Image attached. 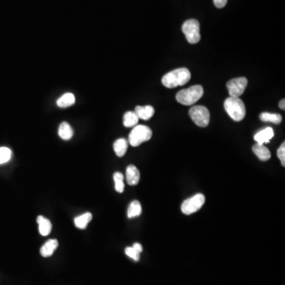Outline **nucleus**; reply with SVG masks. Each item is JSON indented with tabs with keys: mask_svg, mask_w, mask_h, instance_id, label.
I'll return each instance as SVG.
<instances>
[{
	"mask_svg": "<svg viewBox=\"0 0 285 285\" xmlns=\"http://www.w3.org/2000/svg\"><path fill=\"white\" fill-rule=\"evenodd\" d=\"M191 78V73L185 68L176 69L165 74L162 78V84L167 88H174L186 85Z\"/></svg>",
	"mask_w": 285,
	"mask_h": 285,
	"instance_id": "obj_1",
	"label": "nucleus"
},
{
	"mask_svg": "<svg viewBox=\"0 0 285 285\" xmlns=\"http://www.w3.org/2000/svg\"><path fill=\"white\" fill-rule=\"evenodd\" d=\"M204 94V89L201 85H195L178 92L176 99L184 106H192L199 101Z\"/></svg>",
	"mask_w": 285,
	"mask_h": 285,
	"instance_id": "obj_2",
	"label": "nucleus"
},
{
	"mask_svg": "<svg viewBox=\"0 0 285 285\" xmlns=\"http://www.w3.org/2000/svg\"><path fill=\"white\" fill-rule=\"evenodd\" d=\"M224 108L228 115L234 121H241L244 119L246 107L244 102L240 98L229 97L225 100Z\"/></svg>",
	"mask_w": 285,
	"mask_h": 285,
	"instance_id": "obj_3",
	"label": "nucleus"
},
{
	"mask_svg": "<svg viewBox=\"0 0 285 285\" xmlns=\"http://www.w3.org/2000/svg\"><path fill=\"white\" fill-rule=\"evenodd\" d=\"M152 131L146 125H136L129 134V142L133 146H138L146 141H150Z\"/></svg>",
	"mask_w": 285,
	"mask_h": 285,
	"instance_id": "obj_4",
	"label": "nucleus"
},
{
	"mask_svg": "<svg viewBox=\"0 0 285 285\" xmlns=\"http://www.w3.org/2000/svg\"><path fill=\"white\" fill-rule=\"evenodd\" d=\"M182 32L190 44H197L201 41L200 23L198 20L190 19L184 22Z\"/></svg>",
	"mask_w": 285,
	"mask_h": 285,
	"instance_id": "obj_5",
	"label": "nucleus"
},
{
	"mask_svg": "<svg viewBox=\"0 0 285 285\" xmlns=\"http://www.w3.org/2000/svg\"><path fill=\"white\" fill-rule=\"evenodd\" d=\"M190 116L192 121L199 127L205 128L210 121V113L207 108L203 106H197L190 110Z\"/></svg>",
	"mask_w": 285,
	"mask_h": 285,
	"instance_id": "obj_6",
	"label": "nucleus"
},
{
	"mask_svg": "<svg viewBox=\"0 0 285 285\" xmlns=\"http://www.w3.org/2000/svg\"><path fill=\"white\" fill-rule=\"evenodd\" d=\"M205 202V196L198 194L184 201L182 205V212L186 215H191L199 211Z\"/></svg>",
	"mask_w": 285,
	"mask_h": 285,
	"instance_id": "obj_7",
	"label": "nucleus"
},
{
	"mask_svg": "<svg viewBox=\"0 0 285 285\" xmlns=\"http://www.w3.org/2000/svg\"><path fill=\"white\" fill-rule=\"evenodd\" d=\"M248 80L245 77L233 78L227 82V87L230 97L239 98L246 90Z\"/></svg>",
	"mask_w": 285,
	"mask_h": 285,
	"instance_id": "obj_8",
	"label": "nucleus"
},
{
	"mask_svg": "<svg viewBox=\"0 0 285 285\" xmlns=\"http://www.w3.org/2000/svg\"><path fill=\"white\" fill-rule=\"evenodd\" d=\"M141 174L137 166L129 165L126 169V180L130 186H137L139 183Z\"/></svg>",
	"mask_w": 285,
	"mask_h": 285,
	"instance_id": "obj_9",
	"label": "nucleus"
},
{
	"mask_svg": "<svg viewBox=\"0 0 285 285\" xmlns=\"http://www.w3.org/2000/svg\"><path fill=\"white\" fill-rule=\"evenodd\" d=\"M274 137V129H272V128L268 127L258 132L256 135L254 136V140H255L258 144L263 145L264 143L270 142V140Z\"/></svg>",
	"mask_w": 285,
	"mask_h": 285,
	"instance_id": "obj_10",
	"label": "nucleus"
},
{
	"mask_svg": "<svg viewBox=\"0 0 285 285\" xmlns=\"http://www.w3.org/2000/svg\"><path fill=\"white\" fill-rule=\"evenodd\" d=\"M58 241L57 239L48 240L43 246H41V250H40L41 256L44 258L51 257L58 247Z\"/></svg>",
	"mask_w": 285,
	"mask_h": 285,
	"instance_id": "obj_11",
	"label": "nucleus"
},
{
	"mask_svg": "<svg viewBox=\"0 0 285 285\" xmlns=\"http://www.w3.org/2000/svg\"><path fill=\"white\" fill-rule=\"evenodd\" d=\"M135 113L139 117V119L146 121V120L150 119L154 116V109L151 106H138L136 107Z\"/></svg>",
	"mask_w": 285,
	"mask_h": 285,
	"instance_id": "obj_12",
	"label": "nucleus"
},
{
	"mask_svg": "<svg viewBox=\"0 0 285 285\" xmlns=\"http://www.w3.org/2000/svg\"><path fill=\"white\" fill-rule=\"evenodd\" d=\"M254 154H256L261 161H268L271 158V153L266 146L261 144L254 145L252 148Z\"/></svg>",
	"mask_w": 285,
	"mask_h": 285,
	"instance_id": "obj_13",
	"label": "nucleus"
},
{
	"mask_svg": "<svg viewBox=\"0 0 285 285\" xmlns=\"http://www.w3.org/2000/svg\"><path fill=\"white\" fill-rule=\"evenodd\" d=\"M37 223L39 225V232L43 236H47L52 231V223L49 219H46L42 215H39L37 219Z\"/></svg>",
	"mask_w": 285,
	"mask_h": 285,
	"instance_id": "obj_14",
	"label": "nucleus"
},
{
	"mask_svg": "<svg viewBox=\"0 0 285 285\" xmlns=\"http://www.w3.org/2000/svg\"><path fill=\"white\" fill-rule=\"evenodd\" d=\"M58 134L64 141H69L73 137V129L68 122H62L59 127Z\"/></svg>",
	"mask_w": 285,
	"mask_h": 285,
	"instance_id": "obj_15",
	"label": "nucleus"
},
{
	"mask_svg": "<svg viewBox=\"0 0 285 285\" xmlns=\"http://www.w3.org/2000/svg\"><path fill=\"white\" fill-rule=\"evenodd\" d=\"M74 102H75V97L74 94L72 93H66L57 100V104L60 108H67L73 106Z\"/></svg>",
	"mask_w": 285,
	"mask_h": 285,
	"instance_id": "obj_16",
	"label": "nucleus"
},
{
	"mask_svg": "<svg viewBox=\"0 0 285 285\" xmlns=\"http://www.w3.org/2000/svg\"><path fill=\"white\" fill-rule=\"evenodd\" d=\"M139 120L135 112H126L124 115L123 124L126 128L135 127L139 122Z\"/></svg>",
	"mask_w": 285,
	"mask_h": 285,
	"instance_id": "obj_17",
	"label": "nucleus"
},
{
	"mask_svg": "<svg viewBox=\"0 0 285 285\" xmlns=\"http://www.w3.org/2000/svg\"><path fill=\"white\" fill-rule=\"evenodd\" d=\"M92 219V214L90 213H86L82 214L80 216L74 218V225L75 227L79 229H86L88 223H90Z\"/></svg>",
	"mask_w": 285,
	"mask_h": 285,
	"instance_id": "obj_18",
	"label": "nucleus"
},
{
	"mask_svg": "<svg viewBox=\"0 0 285 285\" xmlns=\"http://www.w3.org/2000/svg\"><path fill=\"white\" fill-rule=\"evenodd\" d=\"M114 149L117 156H124L127 151L128 141L123 138L117 140L114 143Z\"/></svg>",
	"mask_w": 285,
	"mask_h": 285,
	"instance_id": "obj_19",
	"label": "nucleus"
},
{
	"mask_svg": "<svg viewBox=\"0 0 285 285\" xmlns=\"http://www.w3.org/2000/svg\"><path fill=\"white\" fill-rule=\"evenodd\" d=\"M141 213H142V207H141V203L138 201H133L129 205V209H128V217L129 219L135 218L141 215Z\"/></svg>",
	"mask_w": 285,
	"mask_h": 285,
	"instance_id": "obj_20",
	"label": "nucleus"
},
{
	"mask_svg": "<svg viewBox=\"0 0 285 285\" xmlns=\"http://www.w3.org/2000/svg\"><path fill=\"white\" fill-rule=\"evenodd\" d=\"M260 119L265 122H271V123L279 125L282 121V117L281 114H270V113H262L260 115Z\"/></svg>",
	"mask_w": 285,
	"mask_h": 285,
	"instance_id": "obj_21",
	"label": "nucleus"
},
{
	"mask_svg": "<svg viewBox=\"0 0 285 285\" xmlns=\"http://www.w3.org/2000/svg\"><path fill=\"white\" fill-rule=\"evenodd\" d=\"M114 182H115V190L120 194L123 193L125 190V184H124V175L120 172H116L114 174Z\"/></svg>",
	"mask_w": 285,
	"mask_h": 285,
	"instance_id": "obj_22",
	"label": "nucleus"
},
{
	"mask_svg": "<svg viewBox=\"0 0 285 285\" xmlns=\"http://www.w3.org/2000/svg\"><path fill=\"white\" fill-rule=\"evenodd\" d=\"M11 157V150L8 147H0V164L6 163L10 160Z\"/></svg>",
	"mask_w": 285,
	"mask_h": 285,
	"instance_id": "obj_23",
	"label": "nucleus"
},
{
	"mask_svg": "<svg viewBox=\"0 0 285 285\" xmlns=\"http://www.w3.org/2000/svg\"><path fill=\"white\" fill-rule=\"evenodd\" d=\"M125 254L129 258H133L136 262H138L140 260V253L137 252L135 249L133 248V246H129L125 249Z\"/></svg>",
	"mask_w": 285,
	"mask_h": 285,
	"instance_id": "obj_24",
	"label": "nucleus"
},
{
	"mask_svg": "<svg viewBox=\"0 0 285 285\" xmlns=\"http://www.w3.org/2000/svg\"><path fill=\"white\" fill-rule=\"evenodd\" d=\"M278 156L282 162V166H285V142H284L278 150Z\"/></svg>",
	"mask_w": 285,
	"mask_h": 285,
	"instance_id": "obj_25",
	"label": "nucleus"
},
{
	"mask_svg": "<svg viewBox=\"0 0 285 285\" xmlns=\"http://www.w3.org/2000/svg\"><path fill=\"white\" fill-rule=\"evenodd\" d=\"M213 2L217 8H223L227 5V0H213Z\"/></svg>",
	"mask_w": 285,
	"mask_h": 285,
	"instance_id": "obj_26",
	"label": "nucleus"
},
{
	"mask_svg": "<svg viewBox=\"0 0 285 285\" xmlns=\"http://www.w3.org/2000/svg\"><path fill=\"white\" fill-rule=\"evenodd\" d=\"M133 248L135 249L136 250H137V252L140 253V254H141V253H142V245L140 244V243H138V242H137V243H134V244H133Z\"/></svg>",
	"mask_w": 285,
	"mask_h": 285,
	"instance_id": "obj_27",
	"label": "nucleus"
},
{
	"mask_svg": "<svg viewBox=\"0 0 285 285\" xmlns=\"http://www.w3.org/2000/svg\"><path fill=\"white\" fill-rule=\"evenodd\" d=\"M279 106L282 110H285V100L282 99L279 103Z\"/></svg>",
	"mask_w": 285,
	"mask_h": 285,
	"instance_id": "obj_28",
	"label": "nucleus"
}]
</instances>
